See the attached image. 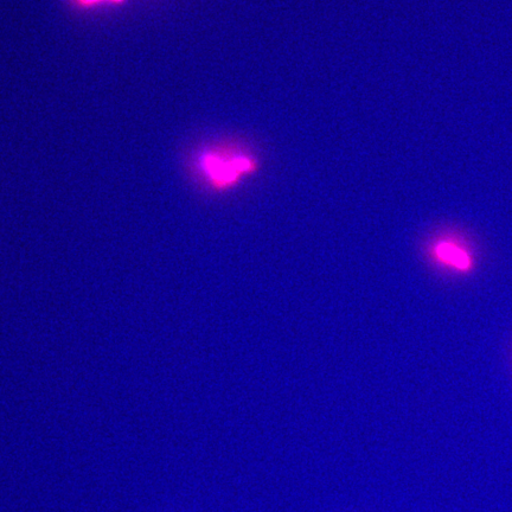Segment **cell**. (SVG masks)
<instances>
[{"mask_svg": "<svg viewBox=\"0 0 512 512\" xmlns=\"http://www.w3.org/2000/svg\"><path fill=\"white\" fill-rule=\"evenodd\" d=\"M198 169L211 187L227 190L259 170V160L246 151L210 149L198 157Z\"/></svg>", "mask_w": 512, "mask_h": 512, "instance_id": "6da1fadb", "label": "cell"}, {"mask_svg": "<svg viewBox=\"0 0 512 512\" xmlns=\"http://www.w3.org/2000/svg\"><path fill=\"white\" fill-rule=\"evenodd\" d=\"M433 256L438 264L458 273H470L475 266L471 253L460 243L452 240L435 243Z\"/></svg>", "mask_w": 512, "mask_h": 512, "instance_id": "7a4b0ae2", "label": "cell"}, {"mask_svg": "<svg viewBox=\"0 0 512 512\" xmlns=\"http://www.w3.org/2000/svg\"><path fill=\"white\" fill-rule=\"evenodd\" d=\"M78 2L85 6L96 5L100 3L110 2V3H121L124 0H78Z\"/></svg>", "mask_w": 512, "mask_h": 512, "instance_id": "3957f363", "label": "cell"}]
</instances>
